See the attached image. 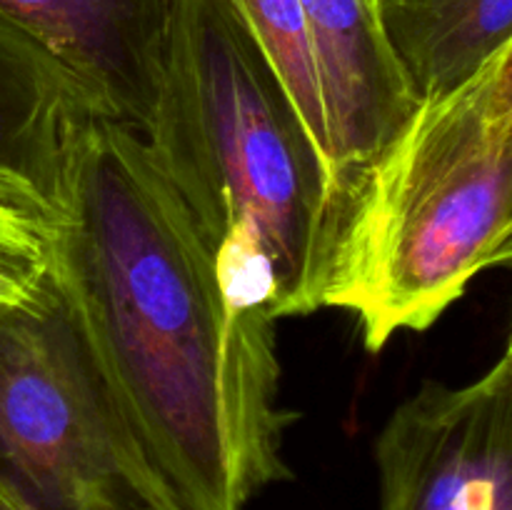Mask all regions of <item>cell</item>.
I'll return each instance as SVG.
<instances>
[{
    "mask_svg": "<svg viewBox=\"0 0 512 510\" xmlns=\"http://www.w3.org/2000/svg\"><path fill=\"white\" fill-rule=\"evenodd\" d=\"M333 148V215L355 168L365 163L418 105L400 70L375 0H300Z\"/></svg>",
    "mask_w": 512,
    "mask_h": 510,
    "instance_id": "52a82bcc",
    "label": "cell"
},
{
    "mask_svg": "<svg viewBox=\"0 0 512 510\" xmlns=\"http://www.w3.org/2000/svg\"><path fill=\"white\" fill-rule=\"evenodd\" d=\"M48 283L145 510H245L290 478L278 320L245 310L148 140L75 118L50 188Z\"/></svg>",
    "mask_w": 512,
    "mask_h": 510,
    "instance_id": "6da1fadb",
    "label": "cell"
},
{
    "mask_svg": "<svg viewBox=\"0 0 512 510\" xmlns=\"http://www.w3.org/2000/svg\"><path fill=\"white\" fill-rule=\"evenodd\" d=\"M0 465L38 510H145L48 283L0 305Z\"/></svg>",
    "mask_w": 512,
    "mask_h": 510,
    "instance_id": "277c9868",
    "label": "cell"
},
{
    "mask_svg": "<svg viewBox=\"0 0 512 510\" xmlns=\"http://www.w3.org/2000/svg\"><path fill=\"white\" fill-rule=\"evenodd\" d=\"M512 258V45L418 100L340 193L320 308L355 315L365 350L433 328Z\"/></svg>",
    "mask_w": 512,
    "mask_h": 510,
    "instance_id": "3957f363",
    "label": "cell"
},
{
    "mask_svg": "<svg viewBox=\"0 0 512 510\" xmlns=\"http://www.w3.org/2000/svg\"><path fill=\"white\" fill-rule=\"evenodd\" d=\"M218 258L268 318L320 310L333 198L298 110L228 0H173L143 128Z\"/></svg>",
    "mask_w": 512,
    "mask_h": 510,
    "instance_id": "7a4b0ae2",
    "label": "cell"
},
{
    "mask_svg": "<svg viewBox=\"0 0 512 510\" xmlns=\"http://www.w3.org/2000/svg\"><path fill=\"white\" fill-rule=\"evenodd\" d=\"M93 110L70 70L38 38L0 15V168L48 198L75 118Z\"/></svg>",
    "mask_w": 512,
    "mask_h": 510,
    "instance_id": "ba28073f",
    "label": "cell"
},
{
    "mask_svg": "<svg viewBox=\"0 0 512 510\" xmlns=\"http://www.w3.org/2000/svg\"><path fill=\"white\" fill-rule=\"evenodd\" d=\"M0 510H38L0 465Z\"/></svg>",
    "mask_w": 512,
    "mask_h": 510,
    "instance_id": "8fae6325",
    "label": "cell"
},
{
    "mask_svg": "<svg viewBox=\"0 0 512 510\" xmlns=\"http://www.w3.org/2000/svg\"><path fill=\"white\" fill-rule=\"evenodd\" d=\"M50 200L23 175L0 168V305L28 303L48 273Z\"/></svg>",
    "mask_w": 512,
    "mask_h": 510,
    "instance_id": "30bf717a",
    "label": "cell"
},
{
    "mask_svg": "<svg viewBox=\"0 0 512 510\" xmlns=\"http://www.w3.org/2000/svg\"><path fill=\"white\" fill-rule=\"evenodd\" d=\"M170 5L173 0H0V15L70 70L95 113L143 133Z\"/></svg>",
    "mask_w": 512,
    "mask_h": 510,
    "instance_id": "8992f818",
    "label": "cell"
},
{
    "mask_svg": "<svg viewBox=\"0 0 512 510\" xmlns=\"http://www.w3.org/2000/svg\"><path fill=\"white\" fill-rule=\"evenodd\" d=\"M375 10L418 100L458 88L512 45V0H375Z\"/></svg>",
    "mask_w": 512,
    "mask_h": 510,
    "instance_id": "9c48e42d",
    "label": "cell"
},
{
    "mask_svg": "<svg viewBox=\"0 0 512 510\" xmlns=\"http://www.w3.org/2000/svg\"><path fill=\"white\" fill-rule=\"evenodd\" d=\"M380 510H512V343L460 385L423 380L375 440Z\"/></svg>",
    "mask_w": 512,
    "mask_h": 510,
    "instance_id": "5b68a950",
    "label": "cell"
}]
</instances>
